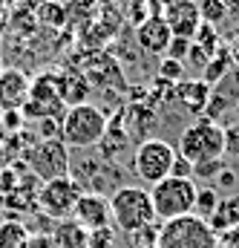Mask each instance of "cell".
I'll return each instance as SVG.
<instances>
[{
    "instance_id": "6da1fadb",
    "label": "cell",
    "mask_w": 239,
    "mask_h": 248,
    "mask_svg": "<svg viewBox=\"0 0 239 248\" xmlns=\"http://www.w3.org/2000/svg\"><path fill=\"white\" fill-rule=\"evenodd\" d=\"M110 214L113 222L124 237L138 234L141 228H147L150 222H156V211H153V199H150V187L138 185H121L110 196Z\"/></svg>"
},
{
    "instance_id": "7a4b0ae2",
    "label": "cell",
    "mask_w": 239,
    "mask_h": 248,
    "mask_svg": "<svg viewBox=\"0 0 239 248\" xmlns=\"http://www.w3.org/2000/svg\"><path fill=\"white\" fill-rule=\"evenodd\" d=\"M107 124H110L107 113L90 101L78 107H66V113L60 116V141L66 147H95L101 144Z\"/></svg>"
},
{
    "instance_id": "3957f363",
    "label": "cell",
    "mask_w": 239,
    "mask_h": 248,
    "mask_svg": "<svg viewBox=\"0 0 239 248\" xmlns=\"http://www.w3.org/2000/svg\"><path fill=\"white\" fill-rule=\"evenodd\" d=\"M176 153L181 159H187L190 165L219 162L225 156V127H219L216 122H208V119L193 122L179 136Z\"/></svg>"
},
{
    "instance_id": "277c9868",
    "label": "cell",
    "mask_w": 239,
    "mask_h": 248,
    "mask_svg": "<svg viewBox=\"0 0 239 248\" xmlns=\"http://www.w3.org/2000/svg\"><path fill=\"white\" fill-rule=\"evenodd\" d=\"M196 190L193 179H176L167 176L164 182L150 187V199H153V211L159 222H170L179 217H190L193 205H196Z\"/></svg>"
},
{
    "instance_id": "5b68a950",
    "label": "cell",
    "mask_w": 239,
    "mask_h": 248,
    "mask_svg": "<svg viewBox=\"0 0 239 248\" xmlns=\"http://www.w3.org/2000/svg\"><path fill=\"white\" fill-rule=\"evenodd\" d=\"M23 165H26L29 173H35L41 182L63 179V176L72 173L69 147H66L60 139H38L35 144H29L26 153H23Z\"/></svg>"
},
{
    "instance_id": "8992f818",
    "label": "cell",
    "mask_w": 239,
    "mask_h": 248,
    "mask_svg": "<svg viewBox=\"0 0 239 248\" xmlns=\"http://www.w3.org/2000/svg\"><path fill=\"white\" fill-rule=\"evenodd\" d=\"M173 162H176V147L170 141H164V139L150 136V139L138 141L135 156H133V170L144 185L153 187L170 176Z\"/></svg>"
},
{
    "instance_id": "52a82bcc",
    "label": "cell",
    "mask_w": 239,
    "mask_h": 248,
    "mask_svg": "<svg viewBox=\"0 0 239 248\" xmlns=\"http://www.w3.org/2000/svg\"><path fill=\"white\" fill-rule=\"evenodd\" d=\"M156 248H219V237L196 214L162 222Z\"/></svg>"
},
{
    "instance_id": "ba28073f",
    "label": "cell",
    "mask_w": 239,
    "mask_h": 248,
    "mask_svg": "<svg viewBox=\"0 0 239 248\" xmlns=\"http://www.w3.org/2000/svg\"><path fill=\"white\" fill-rule=\"evenodd\" d=\"M23 119H35V122H44V119H60L66 113V104L60 101L58 93V81H55V69L52 72H44L38 78H32L29 84V98L23 104Z\"/></svg>"
},
{
    "instance_id": "9c48e42d",
    "label": "cell",
    "mask_w": 239,
    "mask_h": 248,
    "mask_svg": "<svg viewBox=\"0 0 239 248\" xmlns=\"http://www.w3.org/2000/svg\"><path fill=\"white\" fill-rule=\"evenodd\" d=\"M81 193L84 190H81V185L72 176L52 179V182H44L41 185V190H38V205H41V211L52 222H58V219L72 217V208H75V202H78Z\"/></svg>"
},
{
    "instance_id": "30bf717a",
    "label": "cell",
    "mask_w": 239,
    "mask_h": 248,
    "mask_svg": "<svg viewBox=\"0 0 239 248\" xmlns=\"http://www.w3.org/2000/svg\"><path fill=\"white\" fill-rule=\"evenodd\" d=\"M162 17H164V23H167L173 38L193 41L196 29L202 26V15H199V3L196 0H170V3H164Z\"/></svg>"
},
{
    "instance_id": "8fae6325",
    "label": "cell",
    "mask_w": 239,
    "mask_h": 248,
    "mask_svg": "<svg viewBox=\"0 0 239 248\" xmlns=\"http://www.w3.org/2000/svg\"><path fill=\"white\" fill-rule=\"evenodd\" d=\"M72 219L78 225H84L87 231H98V228H110V199L101 193H81L75 208H72Z\"/></svg>"
},
{
    "instance_id": "7c38bea8",
    "label": "cell",
    "mask_w": 239,
    "mask_h": 248,
    "mask_svg": "<svg viewBox=\"0 0 239 248\" xmlns=\"http://www.w3.org/2000/svg\"><path fill=\"white\" fill-rule=\"evenodd\" d=\"M29 84H32V78L23 69L3 66V72H0V113H15V110L20 113L26 98H29Z\"/></svg>"
},
{
    "instance_id": "4fadbf2b",
    "label": "cell",
    "mask_w": 239,
    "mask_h": 248,
    "mask_svg": "<svg viewBox=\"0 0 239 248\" xmlns=\"http://www.w3.org/2000/svg\"><path fill=\"white\" fill-rule=\"evenodd\" d=\"M170 38L173 35H170L162 15H150L144 23L135 26V41H138L141 52H147V55H164L170 46Z\"/></svg>"
},
{
    "instance_id": "5bb4252c",
    "label": "cell",
    "mask_w": 239,
    "mask_h": 248,
    "mask_svg": "<svg viewBox=\"0 0 239 248\" xmlns=\"http://www.w3.org/2000/svg\"><path fill=\"white\" fill-rule=\"evenodd\" d=\"M55 81H58V93L60 101L66 107H78V104H87L90 98V78L84 72H75V69H58L55 72Z\"/></svg>"
},
{
    "instance_id": "9a60e30c",
    "label": "cell",
    "mask_w": 239,
    "mask_h": 248,
    "mask_svg": "<svg viewBox=\"0 0 239 248\" xmlns=\"http://www.w3.org/2000/svg\"><path fill=\"white\" fill-rule=\"evenodd\" d=\"M210 93H213V87H208L202 78H196V81H181L179 87H176L179 104L187 113H193V116H205L208 101H210Z\"/></svg>"
},
{
    "instance_id": "2e32d148",
    "label": "cell",
    "mask_w": 239,
    "mask_h": 248,
    "mask_svg": "<svg viewBox=\"0 0 239 248\" xmlns=\"http://www.w3.org/2000/svg\"><path fill=\"white\" fill-rule=\"evenodd\" d=\"M49 240L55 243V248H87V243H90V231H87L84 225H78L72 217H66V219L52 222Z\"/></svg>"
},
{
    "instance_id": "e0dca14e",
    "label": "cell",
    "mask_w": 239,
    "mask_h": 248,
    "mask_svg": "<svg viewBox=\"0 0 239 248\" xmlns=\"http://www.w3.org/2000/svg\"><path fill=\"white\" fill-rule=\"evenodd\" d=\"M205 222H208V228H210L216 237H222L225 231L237 228L239 225V193H228L225 199H219L216 211H213Z\"/></svg>"
},
{
    "instance_id": "ac0fdd59",
    "label": "cell",
    "mask_w": 239,
    "mask_h": 248,
    "mask_svg": "<svg viewBox=\"0 0 239 248\" xmlns=\"http://www.w3.org/2000/svg\"><path fill=\"white\" fill-rule=\"evenodd\" d=\"M234 69V58H231V49L228 46H219L216 49V55L208 61V66L202 69V81L208 84V87H216L228 72Z\"/></svg>"
},
{
    "instance_id": "d6986e66",
    "label": "cell",
    "mask_w": 239,
    "mask_h": 248,
    "mask_svg": "<svg viewBox=\"0 0 239 248\" xmlns=\"http://www.w3.org/2000/svg\"><path fill=\"white\" fill-rule=\"evenodd\" d=\"M29 228L20 219H3L0 222V248H23L29 243Z\"/></svg>"
},
{
    "instance_id": "ffe728a7",
    "label": "cell",
    "mask_w": 239,
    "mask_h": 248,
    "mask_svg": "<svg viewBox=\"0 0 239 248\" xmlns=\"http://www.w3.org/2000/svg\"><path fill=\"white\" fill-rule=\"evenodd\" d=\"M216 205H219V193H216V187H199L196 190V205H193V214L199 217V219H208L213 211H216Z\"/></svg>"
},
{
    "instance_id": "44dd1931",
    "label": "cell",
    "mask_w": 239,
    "mask_h": 248,
    "mask_svg": "<svg viewBox=\"0 0 239 248\" xmlns=\"http://www.w3.org/2000/svg\"><path fill=\"white\" fill-rule=\"evenodd\" d=\"M199 15H202V23L219 26L228 17V6L225 0H199Z\"/></svg>"
},
{
    "instance_id": "7402d4cb",
    "label": "cell",
    "mask_w": 239,
    "mask_h": 248,
    "mask_svg": "<svg viewBox=\"0 0 239 248\" xmlns=\"http://www.w3.org/2000/svg\"><path fill=\"white\" fill-rule=\"evenodd\" d=\"M193 44H196V46H202V49L213 58V55H216V49H219V35H216V26L202 23V26L196 29V35H193Z\"/></svg>"
},
{
    "instance_id": "603a6c76",
    "label": "cell",
    "mask_w": 239,
    "mask_h": 248,
    "mask_svg": "<svg viewBox=\"0 0 239 248\" xmlns=\"http://www.w3.org/2000/svg\"><path fill=\"white\" fill-rule=\"evenodd\" d=\"M159 78L167 81V84H173V87H179L181 81H184V63L164 58V61L159 63Z\"/></svg>"
},
{
    "instance_id": "cb8c5ba5",
    "label": "cell",
    "mask_w": 239,
    "mask_h": 248,
    "mask_svg": "<svg viewBox=\"0 0 239 248\" xmlns=\"http://www.w3.org/2000/svg\"><path fill=\"white\" fill-rule=\"evenodd\" d=\"M159 231H162V222L156 219V222H150L147 228H141L138 234H133V240H135L138 248H156V243H159Z\"/></svg>"
},
{
    "instance_id": "d4e9b609",
    "label": "cell",
    "mask_w": 239,
    "mask_h": 248,
    "mask_svg": "<svg viewBox=\"0 0 239 248\" xmlns=\"http://www.w3.org/2000/svg\"><path fill=\"white\" fill-rule=\"evenodd\" d=\"M113 246H116V234H113V228L90 231V243H87V248H113Z\"/></svg>"
},
{
    "instance_id": "484cf974",
    "label": "cell",
    "mask_w": 239,
    "mask_h": 248,
    "mask_svg": "<svg viewBox=\"0 0 239 248\" xmlns=\"http://www.w3.org/2000/svg\"><path fill=\"white\" fill-rule=\"evenodd\" d=\"M190 46H193V41H187V38H170V46H167V58L170 61H184L187 58V52H190Z\"/></svg>"
},
{
    "instance_id": "4316f807",
    "label": "cell",
    "mask_w": 239,
    "mask_h": 248,
    "mask_svg": "<svg viewBox=\"0 0 239 248\" xmlns=\"http://www.w3.org/2000/svg\"><path fill=\"white\" fill-rule=\"evenodd\" d=\"M225 168V162L219 159V162H205V165H193V176H199V179H205V182H210V179H216L219 176V170Z\"/></svg>"
},
{
    "instance_id": "83f0119b",
    "label": "cell",
    "mask_w": 239,
    "mask_h": 248,
    "mask_svg": "<svg viewBox=\"0 0 239 248\" xmlns=\"http://www.w3.org/2000/svg\"><path fill=\"white\" fill-rule=\"evenodd\" d=\"M225 153L228 156H239V124L225 127Z\"/></svg>"
},
{
    "instance_id": "f1b7e54d",
    "label": "cell",
    "mask_w": 239,
    "mask_h": 248,
    "mask_svg": "<svg viewBox=\"0 0 239 248\" xmlns=\"http://www.w3.org/2000/svg\"><path fill=\"white\" fill-rule=\"evenodd\" d=\"M38 133H41V139H60V119L38 122Z\"/></svg>"
},
{
    "instance_id": "f546056e",
    "label": "cell",
    "mask_w": 239,
    "mask_h": 248,
    "mask_svg": "<svg viewBox=\"0 0 239 248\" xmlns=\"http://www.w3.org/2000/svg\"><path fill=\"white\" fill-rule=\"evenodd\" d=\"M170 176H176V179H193V165H190L187 159H181L179 153H176V162H173Z\"/></svg>"
},
{
    "instance_id": "4dcf8cb0",
    "label": "cell",
    "mask_w": 239,
    "mask_h": 248,
    "mask_svg": "<svg viewBox=\"0 0 239 248\" xmlns=\"http://www.w3.org/2000/svg\"><path fill=\"white\" fill-rule=\"evenodd\" d=\"M187 61H190L196 69H199V72H202V69L208 66V61H210V55H208L202 46H196V44H193V46H190V52H187Z\"/></svg>"
},
{
    "instance_id": "1f68e13d",
    "label": "cell",
    "mask_w": 239,
    "mask_h": 248,
    "mask_svg": "<svg viewBox=\"0 0 239 248\" xmlns=\"http://www.w3.org/2000/svg\"><path fill=\"white\" fill-rule=\"evenodd\" d=\"M0 124L6 127V130H12V133H20V124H23V113H0Z\"/></svg>"
},
{
    "instance_id": "d6a6232c",
    "label": "cell",
    "mask_w": 239,
    "mask_h": 248,
    "mask_svg": "<svg viewBox=\"0 0 239 248\" xmlns=\"http://www.w3.org/2000/svg\"><path fill=\"white\" fill-rule=\"evenodd\" d=\"M213 182H216V187H237V173H234L231 168H222Z\"/></svg>"
},
{
    "instance_id": "836d02e7",
    "label": "cell",
    "mask_w": 239,
    "mask_h": 248,
    "mask_svg": "<svg viewBox=\"0 0 239 248\" xmlns=\"http://www.w3.org/2000/svg\"><path fill=\"white\" fill-rule=\"evenodd\" d=\"M219 248H239V225L219 237Z\"/></svg>"
},
{
    "instance_id": "e575fe53",
    "label": "cell",
    "mask_w": 239,
    "mask_h": 248,
    "mask_svg": "<svg viewBox=\"0 0 239 248\" xmlns=\"http://www.w3.org/2000/svg\"><path fill=\"white\" fill-rule=\"evenodd\" d=\"M130 17H133V23L138 26V23H144L150 15L144 12V0H133V9H130Z\"/></svg>"
},
{
    "instance_id": "d590c367",
    "label": "cell",
    "mask_w": 239,
    "mask_h": 248,
    "mask_svg": "<svg viewBox=\"0 0 239 248\" xmlns=\"http://www.w3.org/2000/svg\"><path fill=\"white\" fill-rule=\"evenodd\" d=\"M23 248H55V243H52L46 234H32V237H29V243H26Z\"/></svg>"
},
{
    "instance_id": "8d00e7d4",
    "label": "cell",
    "mask_w": 239,
    "mask_h": 248,
    "mask_svg": "<svg viewBox=\"0 0 239 248\" xmlns=\"http://www.w3.org/2000/svg\"><path fill=\"white\" fill-rule=\"evenodd\" d=\"M44 17H46V20H55V23H60V20H63V9H60V6H55V3H46Z\"/></svg>"
},
{
    "instance_id": "74e56055",
    "label": "cell",
    "mask_w": 239,
    "mask_h": 248,
    "mask_svg": "<svg viewBox=\"0 0 239 248\" xmlns=\"http://www.w3.org/2000/svg\"><path fill=\"white\" fill-rule=\"evenodd\" d=\"M6 165H9V159H6V147H3V144H0V170H3V168H6Z\"/></svg>"
},
{
    "instance_id": "f35d334b",
    "label": "cell",
    "mask_w": 239,
    "mask_h": 248,
    "mask_svg": "<svg viewBox=\"0 0 239 248\" xmlns=\"http://www.w3.org/2000/svg\"><path fill=\"white\" fill-rule=\"evenodd\" d=\"M6 20V0H0V23Z\"/></svg>"
},
{
    "instance_id": "ab89813d",
    "label": "cell",
    "mask_w": 239,
    "mask_h": 248,
    "mask_svg": "<svg viewBox=\"0 0 239 248\" xmlns=\"http://www.w3.org/2000/svg\"><path fill=\"white\" fill-rule=\"evenodd\" d=\"M98 3H101V6H107V9H110V6H116V3H119V0H98Z\"/></svg>"
},
{
    "instance_id": "60d3db41",
    "label": "cell",
    "mask_w": 239,
    "mask_h": 248,
    "mask_svg": "<svg viewBox=\"0 0 239 248\" xmlns=\"http://www.w3.org/2000/svg\"><path fill=\"white\" fill-rule=\"evenodd\" d=\"M3 219H6V217H3V208H0V222H3Z\"/></svg>"
},
{
    "instance_id": "b9f144b4",
    "label": "cell",
    "mask_w": 239,
    "mask_h": 248,
    "mask_svg": "<svg viewBox=\"0 0 239 248\" xmlns=\"http://www.w3.org/2000/svg\"><path fill=\"white\" fill-rule=\"evenodd\" d=\"M0 72H3V58H0Z\"/></svg>"
}]
</instances>
